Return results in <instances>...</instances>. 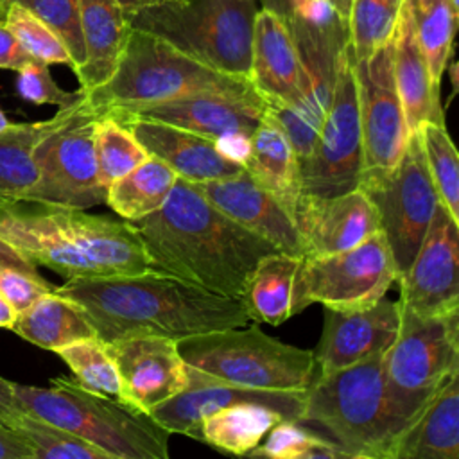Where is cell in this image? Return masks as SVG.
Wrapping results in <instances>:
<instances>
[{
	"mask_svg": "<svg viewBox=\"0 0 459 459\" xmlns=\"http://www.w3.org/2000/svg\"><path fill=\"white\" fill-rule=\"evenodd\" d=\"M11 124H13V122H11V120L5 117V113L0 109V131H4L5 127H9Z\"/></svg>",
	"mask_w": 459,
	"mask_h": 459,
	"instance_id": "53",
	"label": "cell"
},
{
	"mask_svg": "<svg viewBox=\"0 0 459 459\" xmlns=\"http://www.w3.org/2000/svg\"><path fill=\"white\" fill-rule=\"evenodd\" d=\"M321 0H260V7L276 13L283 20H289L294 14H303L310 11Z\"/></svg>",
	"mask_w": 459,
	"mask_h": 459,
	"instance_id": "48",
	"label": "cell"
},
{
	"mask_svg": "<svg viewBox=\"0 0 459 459\" xmlns=\"http://www.w3.org/2000/svg\"><path fill=\"white\" fill-rule=\"evenodd\" d=\"M54 292L75 301L106 344L145 335L181 341L249 323L240 299L212 294L160 269L66 280Z\"/></svg>",
	"mask_w": 459,
	"mask_h": 459,
	"instance_id": "2",
	"label": "cell"
},
{
	"mask_svg": "<svg viewBox=\"0 0 459 459\" xmlns=\"http://www.w3.org/2000/svg\"><path fill=\"white\" fill-rule=\"evenodd\" d=\"M54 285L45 281L41 274H29L18 269L0 271V294L18 312H25L39 298L50 294Z\"/></svg>",
	"mask_w": 459,
	"mask_h": 459,
	"instance_id": "44",
	"label": "cell"
},
{
	"mask_svg": "<svg viewBox=\"0 0 459 459\" xmlns=\"http://www.w3.org/2000/svg\"><path fill=\"white\" fill-rule=\"evenodd\" d=\"M353 75L362 136V185L398 165L412 133L394 82L393 41L369 57L355 59Z\"/></svg>",
	"mask_w": 459,
	"mask_h": 459,
	"instance_id": "16",
	"label": "cell"
},
{
	"mask_svg": "<svg viewBox=\"0 0 459 459\" xmlns=\"http://www.w3.org/2000/svg\"><path fill=\"white\" fill-rule=\"evenodd\" d=\"M398 271L385 237L377 231L364 242L339 253L301 256L299 285L307 305L326 308H366L391 289Z\"/></svg>",
	"mask_w": 459,
	"mask_h": 459,
	"instance_id": "15",
	"label": "cell"
},
{
	"mask_svg": "<svg viewBox=\"0 0 459 459\" xmlns=\"http://www.w3.org/2000/svg\"><path fill=\"white\" fill-rule=\"evenodd\" d=\"M115 2L126 11V14H131V13H136L140 9L167 4V2H172V0H115Z\"/></svg>",
	"mask_w": 459,
	"mask_h": 459,
	"instance_id": "50",
	"label": "cell"
},
{
	"mask_svg": "<svg viewBox=\"0 0 459 459\" xmlns=\"http://www.w3.org/2000/svg\"><path fill=\"white\" fill-rule=\"evenodd\" d=\"M197 91L249 93L255 86L215 72L165 41L131 29L111 77L84 95L90 108L102 115L115 108L151 106Z\"/></svg>",
	"mask_w": 459,
	"mask_h": 459,
	"instance_id": "7",
	"label": "cell"
},
{
	"mask_svg": "<svg viewBox=\"0 0 459 459\" xmlns=\"http://www.w3.org/2000/svg\"><path fill=\"white\" fill-rule=\"evenodd\" d=\"M194 185L219 212L238 226L271 242L283 253L301 256L299 235L290 213L246 170L231 178Z\"/></svg>",
	"mask_w": 459,
	"mask_h": 459,
	"instance_id": "22",
	"label": "cell"
},
{
	"mask_svg": "<svg viewBox=\"0 0 459 459\" xmlns=\"http://www.w3.org/2000/svg\"><path fill=\"white\" fill-rule=\"evenodd\" d=\"M11 330L22 339L50 351L97 337L84 310L54 290L18 314Z\"/></svg>",
	"mask_w": 459,
	"mask_h": 459,
	"instance_id": "31",
	"label": "cell"
},
{
	"mask_svg": "<svg viewBox=\"0 0 459 459\" xmlns=\"http://www.w3.org/2000/svg\"><path fill=\"white\" fill-rule=\"evenodd\" d=\"M30 14L39 18L48 29H52L65 43L70 57L74 74L84 63V43L79 20V0H11ZM9 2V4H11Z\"/></svg>",
	"mask_w": 459,
	"mask_h": 459,
	"instance_id": "42",
	"label": "cell"
},
{
	"mask_svg": "<svg viewBox=\"0 0 459 459\" xmlns=\"http://www.w3.org/2000/svg\"><path fill=\"white\" fill-rule=\"evenodd\" d=\"M299 79V57L287 22L276 13L258 7L253 25L251 84L264 99L296 109Z\"/></svg>",
	"mask_w": 459,
	"mask_h": 459,
	"instance_id": "24",
	"label": "cell"
},
{
	"mask_svg": "<svg viewBox=\"0 0 459 459\" xmlns=\"http://www.w3.org/2000/svg\"><path fill=\"white\" fill-rule=\"evenodd\" d=\"M84 63L75 72L79 90L88 93L104 84L117 68L131 34L126 11L115 0H79Z\"/></svg>",
	"mask_w": 459,
	"mask_h": 459,
	"instance_id": "27",
	"label": "cell"
},
{
	"mask_svg": "<svg viewBox=\"0 0 459 459\" xmlns=\"http://www.w3.org/2000/svg\"><path fill=\"white\" fill-rule=\"evenodd\" d=\"M285 22L301 66L299 104L289 109L276 100H264L265 113L285 133L296 160L301 161L314 149L330 106L341 56L348 45V22L337 16L325 0Z\"/></svg>",
	"mask_w": 459,
	"mask_h": 459,
	"instance_id": "9",
	"label": "cell"
},
{
	"mask_svg": "<svg viewBox=\"0 0 459 459\" xmlns=\"http://www.w3.org/2000/svg\"><path fill=\"white\" fill-rule=\"evenodd\" d=\"M337 16H341L342 20H348V14H350V5H351V0H325Z\"/></svg>",
	"mask_w": 459,
	"mask_h": 459,
	"instance_id": "52",
	"label": "cell"
},
{
	"mask_svg": "<svg viewBox=\"0 0 459 459\" xmlns=\"http://www.w3.org/2000/svg\"><path fill=\"white\" fill-rule=\"evenodd\" d=\"M97 118L86 95L75 106L57 109L34 149L38 179L23 201L74 210L106 204L93 147Z\"/></svg>",
	"mask_w": 459,
	"mask_h": 459,
	"instance_id": "10",
	"label": "cell"
},
{
	"mask_svg": "<svg viewBox=\"0 0 459 459\" xmlns=\"http://www.w3.org/2000/svg\"><path fill=\"white\" fill-rule=\"evenodd\" d=\"M120 124L131 129L149 156L163 161L178 178L188 183L231 178L244 170L242 163L224 154L215 142L186 129L154 120H127Z\"/></svg>",
	"mask_w": 459,
	"mask_h": 459,
	"instance_id": "23",
	"label": "cell"
},
{
	"mask_svg": "<svg viewBox=\"0 0 459 459\" xmlns=\"http://www.w3.org/2000/svg\"><path fill=\"white\" fill-rule=\"evenodd\" d=\"M242 167L294 217L301 195L298 160L285 133L267 113L247 142Z\"/></svg>",
	"mask_w": 459,
	"mask_h": 459,
	"instance_id": "29",
	"label": "cell"
},
{
	"mask_svg": "<svg viewBox=\"0 0 459 459\" xmlns=\"http://www.w3.org/2000/svg\"><path fill=\"white\" fill-rule=\"evenodd\" d=\"M256 0H172L127 14L147 32L186 57L251 82V45Z\"/></svg>",
	"mask_w": 459,
	"mask_h": 459,
	"instance_id": "6",
	"label": "cell"
},
{
	"mask_svg": "<svg viewBox=\"0 0 459 459\" xmlns=\"http://www.w3.org/2000/svg\"><path fill=\"white\" fill-rule=\"evenodd\" d=\"M93 147L99 179L106 190L149 158L131 129L108 115H99L95 122Z\"/></svg>",
	"mask_w": 459,
	"mask_h": 459,
	"instance_id": "36",
	"label": "cell"
},
{
	"mask_svg": "<svg viewBox=\"0 0 459 459\" xmlns=\"http://www.w3.org/2000/svg\"><path fill=\"white\" fill-rule=\"evenodd\" d=\"M396 283L398 305L420 317L459 312V222L441 203L416 256Z\"/></svg>",
	"mask_w": 459,
	"mask_h": 459,
	"instance_id": "17",
	"label": "cell"
},
{
	"mask_svg": "<svg viewBox=\"0 0 459 459\" xmlns=\"http://www.w3.org/2000/svg\"><path fill=\"white\" fill-rule=\"evenodd\" d=\"M34 61L29 52L18 43L14 34L0 22V70H14L20 72Z\"/></svg>",
	"mask_w": 459,
	"mask_h": 459,
	"instance_id": "45",
	"label": "cell"
},
{
	"mask_svg": "<svg viewBox=\"0 0 459 459\" xmlns=\"http://www.w3.org/2000/svg\"><path fill=\"white\" fill-rule=\"evenodd\" d=\"M18 409L124 459H170V432L149 414L117 398L59 377L50 387L11 382Z\"/></svg>",
	"mask_w": 459,
	"mask_h": 459,
	"instance_id": "5",
	"label": "cell"
},
{
	"mask_svg": "<svg viewBox=\"0 0 459 459\" xmlns=\"http://www.w3.org/2000/svg\"><path fill=\"white\" fill-rule=\"evenodd\" d=\"M389 459H459V375L430 398Z\"/></svg>",
	"mask_w": 459,
	"mask_h": 459,
	"instance_id": "28",
	"label": "cell"
},
{
	"mask_svg": "<svg viewBox=\"0 0 459 459\" xmlns=\"http://www.w3.org/2000/svg\"><path fill=\"white\" fill-rule=\"evenodd\" d=\"M405 0H351L348 41L355 59H364L393 41Z\"/></svg>",
	"mask_w": 459,
	"mask_h": 459,
	"instance_id": "35",
	"label": "cell"
},
{
	"mask_svg": "<svg viewBox=\"0 0 459 459\" xmlns=\"http://www.w3.org/2000/svg\"><path fill=\"white\" fill-rule=\"evenodd\" d=\"M350 41L342 50L335 86L317 142L298 161L301 195L328 199L357 190L362 179V136Z\"/></svg>",
	"mask_w": 459,
	"mask_h": 459,
	"instance_id": "11",
	"label": "cell"
},
{
	"mask_svg": "<svg viewBox=\"0 0 459 459\" xmlns=\"http://www.w3.org/2000/svg\"><path fill=\"white\" fill-rule=\"evenodd\" d=\"M439 203L459 222V156L445 124L425 122L416 131Z\"/></svg>",
	"mask_w": 459,
	"mask_h": 459,
	"instance_id": "37",
	"label": "cell"
},
{
	"mask_svg": "<svg viewBox=\"0 0 459 459\" xmlns=\"http://www.w3.org/2000/svg\"><path fill=\"white\" fill-rule=\"evenodd\" d=\"M414 32L432 81L439 86L446 70L457 27L459 2L411 0Z\"/></svg>",
	"mask_w": 459,
	"mask_h": 459,
	"instance_id": "34",
	"label": "cell"
},
{
	"mask_svg": "<svg viewBox=\"0 0 459 459\" xmlns=\"http://www.w3.org/2000/svg\"><path fill=\"white\" fill-rule=\"evenodd\" d=\"M323 312L321 339L312 350L314 375H328L382 355L398 335V301L382 298L366 308L335 310L325 307Z\"/></svg>",
	"mask_w": 459,
	"mask_h": 459,
	"instance_id": "19",
	"label": "cell"
},
{
	"mask_svg": "<svg viewBox=\"0 0 459 459\" xmlns=\"http://www.w3.org/2000/svg\"><path fill=\"white\" fill-rule=\"evenodd\" d=\"M0 238L66 280L156 269L129 221L30 201L0 203Z\"/></svg>",
	"mask_w": 459,
	"mask_h": 459,
	"instance_id": "3",
	"label": "cell"
},
{
	"mask_svg": "<svg viewBox=\"0 0 459 459\" xmlns=\"http://www.w3.org/2000/svg\"><path fill=\"white\" fill-rule=\"evenodd\" d=\"M133 226L151 264L212 294L240 299L258 260L276 249L176 179L165 203Z\"/></svg>",
	"mask_w": 459,
	"mask_h": 459,
	"instance_id": "1",
	"label": "cell"
},
{
	"mask_svg": "<svg viewBox=\"0 0 459 459\" xmlns=\"http://www.w3.org/2000/svg\"><path fill=\"white\" fill-rule=\"evenodd\" d=\"M18 312L9 305V301L0 294V328H13Z\"/></svg>",
	"mask_w": 459,
	"mask_h": 459,
	"instance_id": "51",
	"label": "cell"
},
{
	"mask_svg": "<svg viewBox=\"0 0 459 459\" xmlns=\"http://www.w3.org/2000/svg\"><path fill=\"white\" fill-rule=\"evenodd\" d=\"M74 373V380L97 394L122 402V384L117 366L108 351L106 342L99 337L72 342L56 351Z\"/></svg>",
	"mask_w": 459,
	"mask_h": 459,
	"instance_id": "38",
	"label": "cell"
},
{
	"mask_svg": "<svg viewBox=\"0 0 459 459\" xmlns=\"http://www.w3.org/2000/svg\"><path fill=\"white\" fill-rule=\"evenodd\" d=\"M0 459H36V454L27 436L0 423Z\"/></svg>",
	"mask_w": 459,
	"mask_h": 459,
	"instance_id": "46",
	"label": "cell"
},
{
	"mask_svg": "<svg viewBox=\"0 0 459 459\" xmlns=\"http://www.w3.org/2000/svg\"><path fill=\"white\" fill-rule=\"evenodd\" d=\"M292 219L305 258L346 251L380 231L377 210L360 188L328 199L299 195Z\"/></svg>",
	"mask_w": 459,
	"mask_h": 459,
	"instance_id": "21",
	"label": "cell"
},
{
	"mask_svg": "<svg viewBox=\"0 0 459 459\" xmlns=\"http://www.w3.org/2000/svg\"><path fill=\"white\" fill-rule=\"evenodd\" d=\"M186 387L149 416L170 434H183L194 439L201 420L217 409L238 402H256L278 411L285 420L296 421L303 409V393L260 391L231 385L186 364Z\"/></svg>",
	"mask_w": 459,
	"mask_h": 459,
	"instance_id": "20",
	"label": "cell"
},
{
	"mask_svg": "<svg viewBox=\"0 0 459 459\" xmlns=\"http://www.w3.org/2000/svg\"><path fill=\"white\" fill-rule=\"evenodd\" d=\"M122 384V402L151 414L178 396L188 384L178 341L167 337H127L108 342Z\"/></svg>",
	"mask_w": 459,
	"mask_h": 459,
	"instance_id": "18",
	"label": "cell"
},
{
	"mask_svg": "<svg viewBox=\"0 0 459 459\" xmlns=\"http://www.w3.org/2000/svg\"><path fill=\"white\" fill-rule=\"evenodd\" d=\"M393 74L411 133L421 124H445L439 106V86L432 81L425 57L420 50L411 0H405L393 38Z\"/></svg>",
	"mask_w": 459,
	"mask_h": 459,
	"instance_id": "25",
	"label": "cell"
},
{
	"mask_svg": "<svg viewBox=\"0 0 459 459\" xmlns=\"http://www.w3.org/2000/svg\"><path fill=\"white\" fill-rule=\"evenodd\" d=\"M16 91L18 95L36 106H56L57 109H65L75 106L84 99V91H66L63 90L52 77L48 65L41 61H30L18 72L16 77Z\"/></svg>",
	"mask_w": 459,
	"mask_h": 459,
	"instance_id": "43",
	"label": "cell"
},
{
	"mask_svg": "<svg viewBox=\"0 0 459 459\" xmlns=\"http://www.w3.org/2000/svg\"><path fill=\"white\" fill-rule=\"evenodd\" d=\"M4 269H18L29 274H39L34 264H30L23 255L18 253V249L0 238V271Z\"/></svg>",
	"mask_w": 459,
	"mask_h": 459,
	"instance_id": "49",
	"label": "cell"
},
{
	"mask_svg": "<svg viewBox=\"0 0 459 459\" xmlns=\"http://www.w3.org/2000/svg\"><path fill=\"white\" fill-rule=\"evenodd\" d=\"M176 179L178 176L172 169L149 156L136 169L108 186L106 204L124 221H140L165 203Z\"/></svg>",
	"mask_w": 459,
	"mask_h": 459,
	"instance_id": "32",
	"label": "cell"
},
{
	"mask_svg": "<svg viewBox=\"0 0 459 459\" xmlns=\"http://www.w3.org/2000/svg\"><path fill=\"white\" fill-rule=\"evenodd\" d=\"M373 203L378 230L385 237L398 276L416 256L439 204L418 133H412L398 165L359 186Z\"/></svg>",
	"mask_w": 459,
	"mask_h": 459,
	"instance_id": "13",
	"label": "cell"
},
{
	"mask_svg": "<svg viewBox=\"0 0 459 459\" xmlns=\"http://www.w3.org/2000/svg\"><path fill=\"white\" fill-rule=\"evenodd\" d=\"M4 25L14 34L18 43L29 52V56L45 65H66L74 66L72 57L61 41V38L48 29L39 18L30 14L22 5L11 2L7 4L4 16Z\"/></svg>",
	"mask_w": 459,
	"mask_h": 459,
	"instance_id": "40",
	"label": "cell"
},
{
	"mask_svg": "<svg viewBox=\"0 0 459 459\" xmlns=\"http://www.w3.org/2000/svg\"><path fill=\"white\" fill-rule=\"evenodd\" d=\"M299 269L301 256L283 251L258 260L240 298L249 321L280 326L308 307L301 294Z\"/></svg>",
	"mask_w": 459,
	"mask_h": 459,
	"instance_id": "26",
	"label": "cell"
},
{
	"mask_svg": "<svg viewBox=\"0 0 459 459\" xmlns=\"http://www.w3.org/2000/svg\"><path fill=\"white\" fill-rule=\"evenodd\" d=\"M283 420L278 411L264 403L238 402L204 416L194 439L238 457L256 448L269 430Z\"/></svg>",
	"mask_w": 459,
	"mask_h": 459,
	"instance_id": "30",
	"label": "cell"
},
{
	"mask_svg": "<svg viewBox=\"0 0 459 459\" xmlns=\"http://www.w3.org/2000/svg\"><path fill=\"white\" fill-rule=\"evenodd\" d=\"M423 409L393 391L382 353L328 375H314L296 423L346 455L389 459Z\"/></svg>",
	"mask_w": 459,
	"mask_h": 459,
	"instance_id": "4",
	"label": "cell"
},
{
	"mask_svg": "<svg viewBox=\"0 0 459 459\" xmlns=\"http://www.w3.org/2000/svg\"><path fill=\"white\" fill-rule=\"evenodd\" d=\"M384 371L400 398L423 409L459 375V312L420 317L400 307V328L384 353Z\"/></svg>",
	"mask_w": 459,
	"mask_h": 459,
	"instance_id": "12",
	"label": "cell"
},
{
	"mask_svg": "<svg viewBox=\"0 0 459 459\" xmlns=\"http://www.w3.org/2000/svg\"><path fill=\"white\" fill-rule=\"evenodd\" d=\"M23 412L18 409L14 396H13V387L11 380H5L0 377V423L16 429Z\"/></svg>",
	"mask_w": 459,
	"mask_h": 459,
	"instance_id": "47",
	"label": "cell"
},
{
	"mask_svg": "<svg viewBox=\"0 0 459 459\" xmlns=\"http://www.w3.org/2000/svg\"><path fill=\"white\" fill-rule=\"evenodd\" d=\"M265 443L237 459H344L333 443L316 436L296 421L283 420L269 430Z\"/></svg>",
	"mask_w": 459,
	"mask_h": 459,
	"instance_id": "39",
	"label": "cell"
},
{
	"mask_svg": "<svg viewBox=\"0 0 459 459\" xmlns=\"http://www.w3.org/2000/svg\"><path fill=\"white\" fill-rule=\"evenodd\" d=\"M54 117L41 122L11 124L0 131V203L23 201L38 179L34 149L52 127Z\"/></svg>",
	"mask_w": 459,
	"mask_h": 459,
	"instance_id": "33",
	"label": "cell"
},
{
	"mask_svg": "<svg viewBox=\"0 0 459 459\" xmlns=\"http://www.w3.org/2000/svg\"><path fill=\"white\" fill-rule=\"evenodd\" d=\"M178 351L185 364L247 389L303 393L316 373L312 350L281 342L256 323L181 339Z\"/></svg>",
	"mask_w": 459,
	"mask_h": 459,
	"instance_id": "8",
	"label": "cell"
},
{
	"mask_svg": "<svg viewBox=\"0 0 459 459\" xmlns=\"http://www.w3.org/2000/svg\"><path fill=\"white\" fill-rule=\"evenodd\" d=\"M102 115L118 122L154 120L186 129L215 142L224 154L242 163L247 142L265 117V100L256 90L249 93L197 91L151 106L115 108Z\"/></svg>",
	"mask_w": 459,
	"mask_h": 459,
	"instance_id": "14",
	"label": "cell"
},
{
	"mask_svg": "<svg viewBox=\"0 0 459 459\" xmlns=\"http://www.w3.org/2000/svg\"><path fill=\"white\" fill-rule=\"evenodd\" d=\"M11 0H0V22H2V16H4V11H5V7H7V4H9Z\"/></svg>",
	"mask_w": 459,
	"mask_h": 459,
	"instance_id": "55",
	"label": "cell"
},
{
	"mask_svg": "<svg viewBox=\"0 0 459 459\" xmlns=\"http://www.w3.org/2000/svg\"><path fill=\"white\" fill-rule=\"evenodd\" d=\"M344 459H380V457H371V455H346Z\"/></svg>",
	"mask_w": 459,
	"mask_h": 459,
	"instance_id": "54",
	"label": "cell"
},
{
	"mask_svg": "<svg viewBox=\"0 0 459 459\" xmlns=\"http://www.w3.org/2000/svg\"><path fill=\"white\" fill-rule=\"evenodd\" d=\"M16 429L32 443L36 459H124L27 414Z\"/></svg>",
	"mask_w": 459,
	"mask_h": 459,
	"instance_id": "41",
	"label": "cell"
}]
</instances>
